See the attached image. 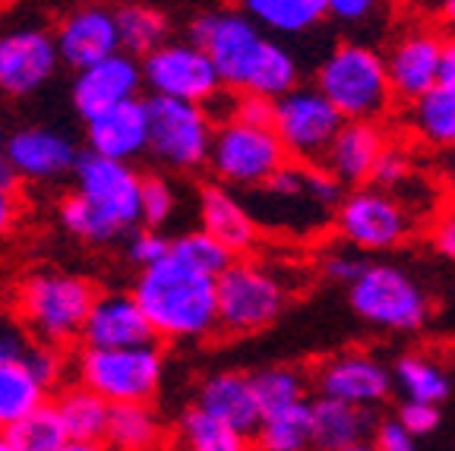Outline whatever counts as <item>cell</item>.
Masks as SVG:
<instances>
[{"instance_id": "57", "label": "cell", "mask_w": 455, "mask_h": 451, "mask_svg": "<svg viewBox=\"0 0 455 451\" xmlns=\"http://www.w3.org/2000/svg\"><path fill=\"white\" fill-rule=\"evenodd\" d=\"M446 168H449V170H455V146L449 148V164H446Z\"/></svg>"}, {"instance_id": "2", "label": "cell", "mask_w": 455, "mask_h": 451, "mask_svg": "<svg viewBox=\"0 0 455 451\" xmlns=\"http://www.w3.org/2000/svg\"><path fill=\"white\" fill-rule=\"evenodd\" d=\"M99 288L73 272H36L16 290V316L38 344L64 347L79 338Z\"/></svg>"}, {"instance_id": "19", "label": "cell", "mask_w": 455, "mask_h": 451, "mask_svg": "<svg viewBox=\"0 0 455 451\" xmlns=\"http://www.w3.org/2000/svg\"><path fill=\"white\" fill-rule=\"evenodd\" d=\"M83 139L89 155L133 164L136 158L149 152V111H146V99L124 101V105L111 107V111L99 114V117L85 120Z\"/></svg>"}, {"instance_id": "13", "label": "cell", "mask_w": 455, "mask_h": 451, "mask_svg": "<svg viewBox=\"0 0 455 451\" xmlns=\"http://www.w3.org/2000/svg\"><path fill=\"white\" fill-rule=\"evenodd\" d=\"M263 38V28L237 10L199 13L187 26V42H193L212 60L221 85H231V89H243V79L259 54Z\"/></svg>"}, {"instance_id": "8", "label": "cell", "mask_w": 455, "mask_h": 451, "mask_svg": "<svg viewBox=\"0 0 455 451\" xmlns=\"http://www.w3.org/2000/svg\"><path fill=\"white\" fill-rule=\"evenodd\" d=\"M332 225L351 249H361V256L402 247L418 227L408 205L377 186H355L345 193L332 212Z\"/></svg>"}, {"instance_id": "52", "label": "cell", "mask_w": 455, "mask_h": 451, "mask_svg": "<svg viewBox=\"0 0 455 451\" xmlns=\"http://www.w3.org/2000/svg\"><path fill=\"white\" fill-rule=\"evenodd\" d=\"M16 184H20V177H16V170L10 168V162L4 158V152H0V190L16 193Z\"/></svg>"}, {"instance_id": "4", "label": "cell", "mask_w": 455, "mask_h": 451, "mask_svg": "<svg viewBox=\"0 0 455 451\" xmlns=\"http://www.w3.org/2000/svg\"><path fill=\"white\" fill-rule=\"evenodd\" d=\"M164 353L162 347H83L73 357L76 382L105 398L111 407L117 404H152L164 385Z\"/></svg>"}, {"instance_id": "25", "label": "cell", "mask_w": 455, "mask_h": 451, "mask_svg": "<svg viewBox=\"0 0 455 451\" xmlns=\"http://www.w3.org/2000/svg\"><path fill=\"white\" fill-rule=\"evenodd\" d=\"M408 130L420 146L449 152L455 146V85L436 83L408 105Z\"/></svg>"}, {"instance_id": "23", "label": "cell", "mask_w": 455, "mask_h": 451, "mask_svg": "<svg viewBox=\"0 0 455 451\" xmlns=\"http://www.w3.org/2000/svg\"><path fill=\"white\" fill-rule=\"evenodd\" d=\"M386 133L379 130V123H370V120H345L341 130L335 133L332 146H329L326 158H323L320 168L326 174H332L345 190H355V186H367L370 174H373V164L383 155Z\"/></svg>"}, {"instance_id": "17", "label": "cell", "mask_w": 455, "mask_h": 451, "mask_svg": "<svg viewBox=\"0 0 455 451\" xmlns=\"http://www.w3.org/2000/svg\"><path fill=\"white\" fill-rule=\"evenodd\" d=\"M54 48L57 57H60V67H70L73 73L117 54L121 42H117L114 7L99 4V0L79 4L76 10H70L64 20L57 22Z\"/></svg>"}, {"instance_id": "20", "label": "cell", "mask_w": 455, "mask_h": 451, "mask_svg": "<svg viewBox=\"0 0 455 451\" xmlns=\"http://www.w3.org/2000/svg\"><path fill=\"white\" fill-rule=\"evenodd\" d=\"M316 388L320 398L370 410L392 392V373L370 353H341L316 369Z\"/></svg>"}, {"instance_id": "28", "label": "cell", "mask_w": 455, "mask_h": 451, "mask_svg": "<svg viewBox=\"0 0 455 451\" xmlns=\"http://www.w3.org/2000/svg\"><path fill=\"white\" fill-rule=\"evenodd\" d=\"M105 445L111 451H162L164 423L152 404H117L111 407Z\"/></svg>"}, {"instance_id": "29", "label": "cell", "mask_w": 455, "mask_h": 451, "mask_svg": "<svg viewBox=\"0 0 455 451\" xmlns=\"http://www.w3.org/2000/svg\"><path fill=\"white\" fill-rule=\"evenodd\" d=\"M294 85H300V64L291 51L284 48L282 42L266 36L259 44L253 67H250L247 79H243L241 92L263 95V99H282L284 92H291Z\"/></svg>"}, {"instance_id": "34", "label": "cell", "mask_w": 455, "mask_h": 451, "mask_svg": "<svg viewBox=\"0 0 455 451\" xmlns=\"http://www.w3.org/2000/svg\"><path fill=\"white\" fill-rule=\"evenodd\" d=\"M392 385H398L405 401L434 404V407H440L452 392L449 373L424 353H405L398 360L395 369H392Z\"/></svg>"}, {"instance_id": "9", "label": "cell", "mask_w": 455, "mask_h": 451, "mask_svg": "<svg viewBox=\"0 0 455 451\" xmlns=\"http://www.w3.org/2000/svg\"><path fill=\"white\" fill-rule=\"evenodd\" d=\"M146 111H149V155L158 164L180 170V174L206 168L215 133V123L206 107L149 95Z\"/></svg>"}, {"instance_id": "5", "label": "cell", "mask_w": 455, "mask_h": 451, "mask_svg": "<svg viewBox=\"0 0 455 451\" xmlns=\"http://www.w3.org/2000/svg\"><path fill=\"white\" fill-rule=\"evenodd\" d=\"M288 306V290L269 265L256 259H231V265L215 278V316L219 332L256 335L269 328Z\"/></svg>"}, {"instance_id": "36", "label": "cell", "mask_w": 455, "mask_h": 451, "mask_svg": "<svg viewBox=\"0 0 455 451\" xmlns=\"http://www.w3.org/2000/svg\"><path fill=\"white\" fill-rule=\"evenodd\" d=\"M247 376H250V385H253L256 404H259L263 414L282 410L288 404L307 401V382L294 367H263Z\"/></svg>"}, {"instance_id": "51", "label": "cell", "mask_w": 455, "mask_h": 451, "mask_svg": "<svg viewBox=\"0 0 455 451\" xmlns=\"http://www.w3.org/2000/svg\"><path fill=\"white\" fill-rule=\"evenodd\" d=\"M436 83L455 85V36L443 38V54H440V79Z\"/></svg>"}, {"instance_id": "32", "label": "cell", "mask_w": 455, "mask_h": 451, "mask_svg": "<svg viewBox=\"0 0 455 451\" xmlns=\"http://www.w3.org/2000/svg\"><path fill=\"white\" fill-rule=\"evenodd\" d=\"M243 13L259 28L300 36L326 20V0H243Z\"/></svg>"}, {"instance_id": "22", "label": "cell", "mask_w": 455, "mask_h": 451, "mask_svg": "<svg viewBox=\"0 0 455 451\" xmlns=\"http://www.w3.org/2000/svg\"><path fill=\"white\" fill-rule=\"evenodd\" d=\"M199 209V231H206L212 240H219L228 253L247 256L259 243V225H256L250 205L237 196V190L221 184H206L196 199Z\"/></svg>"}, {"instance_id": "58", "label": "cell", "mask_w": 455, "mask_h": 451, "mask_svg": "<svg viewBox=\"0 0 455 451\" xmlns=\"http://www.w3.org/2000/svg\"><path fill=\"white\" fill-rule=\"evenodd\" d=\"M4 139H7V136H4V133H0V152H4Z\"/></svg>"}, {"instance_id": "38", "label": "cell", "mask_w": 455, "mask_h": 451, "mask_svg": "<svg viewBox=\"0 0 455 451\" xmlns=\"http://www.w3.org/2000/svg\"><path fill=\"white\" fill-rule=\"evenodd\" d=\"M168 253L184 262V265L196 268L199 275H209V278H219L221 272L231 265V259H235V256L228 253L219 240L209 237L206 231H187V233H180V237H174Z\"/></svg>"}, {"instance_id": "45", "label": "cell", "mask_w": 455, "mask_h": 451, "mask_svg": "<svg viewBox=\"0 0 455 451\" xmlns=\"http://www.w3.org/2000/svg\"><path fill=\"white\" fill-rule=\"evenodd\" d=\"M430 243L443 259L455 262V199L436 209L434 221H430Z\"/></svg>"}, {"instance_id": "14", "label": "cell", "mask_w": 455, "mask_h": 451, "mask_svg": "<svg viewBox=\"0 0 455 451\" xmlns=\"http://www.w3.org/2000/svg\"><path fill=\"white\" fill-rule=\"evenodd\" d=\"M83 148L70 133L44 123H28L4 139V158L20 180L32 184H57L73 177Z\"/></svg>"}, {"instance_id": "41", "label": "cell", "mask_w": 455, "mask_h": 451, "mask_svg": "<svg viewBox=\"0 0 455 451\" xmlns=\"http://www.w3.org/2000/svg\"><path fill=\"white\" fill-rule=\"evenodd\" d=\"M171 237H164V231H152V227H136L127 233V243H124V256L127 262H133L136 268H149L156 262H162L168 256Z\"/></svg>"}, {"instance_id": "59", "label": "cell", "mask_w": 455, "mask_h": 451, "mask_svg": "<svg viewBox=\"0 0 455 451\" xmlns=\"http://www.w3.org/2000/svg\"><path fill=\"white\" fill-rule=\"evenodd\" d=\"M174 451H187V448H180V445H178V448H174Z\"/></svg>"}, {"instance_id": "43", "label": "cell", "mask_w": 455, "mask_h": 451, "mask_svg": "<svg viewBox=\"0 0 455 451\" xmlns=\"http://www.w3.org/2000/svg\"><path fill=\"white\" fill-rule=\"evenodd\" d=\"M363 268H367V259H363L361 253H351V249H329V253L323 256V275H326L329 281L355 284Z\"/></svg>"}, {"instance_id": "30", "label": "cell", "mask_w": 455, "mask_h": 451, "mask_svg": "<svg viewBox=\"0 0 455 451\" xmlns=\"http://www.w3.org/2000/svg\"><path fill=\"white\" fill-rule=\"evenodd\" d=\"M51 388L28 369L26 360H13L0 367V432L16 426L22 416L48 404Z\"/></svg>"}, {"instance_id": "55", "label": "cell", "mask_w": 455, "mask_h": 451, "mask_svg": "<svg viewBox=\"0 0 455 451\" xmlns=\"http://www.w3.org/2000/svg\"><path fill=\"white\" fill-rule=\"evenodd\" d=\"M335 451H373L370 442H355V445H345V448H335Z\"/></svg>"}, {"instance_id": "10", "label": "cell", "mask_w": 455, "mask_h": 451, "mask_svg": "<svg viewBox=\"0 0 455 451\" xmlns=\"http://www.w3.org/2000/svg\"><path fill=\"white\" fill-rule=\"evenodd\" d=\"M345 117L320 95L316 85H294L272 101V130L288 152V162L320 168Z\"/></svg>"}, {"instance_id": "26", "label": "cell", "mask_w": 455, "mask_h": 451, "mask_svg": "<svg viewBox=\"0 0 455 451\" xmlns=\"http://www.w3.org/2000/svg\"><path fill=\"white\" fill-rule=\"evenodd\" d=\"M313 416V448L335 451L345 445L367 442V432L373 426V414L367 407L332 401V398H316L310 404Z\"/></svg>"}, {"instance_id": "3", "label": "cell", "mask_w": 455, "mask_h": 451, "mask_svg": "<svg viewBox=\"0 0 455 451\" xmlns=\"http://www.w3.org/2000/svg\"><path fill=\"white\" fill-rule=\"evenodd\" d=\"M313 85L345 120L377 123L392 107L383 54L361 42H345L329 51L326 60L316 67Z\"/></svg>"}, {"instance_id": "21", "label": "cell", "mask_w": 455, "mask_h": 451, "mask_svg": "<svg viewBox=\"0 0 455 451\" xmlns=\"http://www.w3.org/2000/svg\"><path fill=\"white\" fill-rule=\"evenodd\" d=\"M79 338L83 347H136L152 344L156 335L130 290H99Z\"/></svg>"}, {"instance_id": "18", "label": "cell", "mask_w": 455, "mask_h": 451, "mask_svg": "<svg viewBox=\"0 0 455 451\" xmlns=\"http://www.w3.org/2000/svg\"><path fill=\"white\" fill-rule=\"evenodd\" d=\"M440 54H443V36L436 28L411 26L408 32L392 42L386 60V76H389L392 99L418 101L424 92H430L440 79Z\"/></svg>"}, {"instance_id": "37", "label": "cell", "mask_w": 455, "mask_h": 451, "mask_svg": "<svg viewBox=\"0 0 455 451\" xmlns=\"http://www.w3.org/2000/svg\"><path fill=\"white\" fill-rule=\"evenodd\" d=\"M4 436H7V442L16 451H57L67 442V432L60 426V420H57L51 401L42 404L38 410H32L28 416H22L20 423L10 426Z\"/></svg>"}, {"instance_id": "6", "label": "cell", "mask_w": 455, "mask_h": 451, "mask_svg": "<svg viewBox=\"0 0 455 451\" xmlns=\"http://www.w3.org/2000/svg\"><path fill=\"white\" fill-rule=\"evenodd\" d=\"M351 310L363 322L386 332H420L430 319V297L405 268L389 262H367L355 284H348Z\"/></svg>"}, {"instance_id": "27", "label": "cell", "mask_w": 455, "mask_h": 451, "mask_svg": "<svg viewBox=\"0 0 455 451\" xmlns=\"http://www.w3.org/2000/svg\"><path fill=\"white\" fill-rule=\"evenodd\" d=\"M57 420L64 426L67 439L73 442H105L108 420H111V404L89 392L85 385H67L60 395L51 401Z\"/></svg>"}, {"instance_id": "31", "label": "cell", "mask_w": 455, "mask_h": 451, "mask_svg": "<svg viewBox=\"0 0 455 451\" xmlns=\"http://www.w3.org/2000/svg\"><path fill=\"white\" fill-rule=\"evenodd\" d=\"M256 451H310L313 448V416L310 401L288 404L282 410L263 414L253 432Z\"/></svg>"}, {"instance_id": "50", "label": "cell", "mask_w": 455, "mask_h": 451, "mask_svg": "<svg viewBox=\"0 0 455 451\" xmlns=\"http://www.w3.org/2000/svg\"><path fill=\"white\" fill-rule=\"evenodd\" d=\"M16 221H20V199L16 193L0 190V237H7Z\"/></svg>"}, {"instance_id": "49", "label": "cell", "mask_w": 455, "mask_h": 451, "mask_svg": "<svg viewBox=\"0 0 455 451\" xmlns=\"http://www.w3.org/2000/svg\"><path fill=\"white\" fill-rule=\"evenodd\" d=\"M28 347V335L22 325L10 322V319H0V367L4 363H13L26 353Z\"/></svg>"}, {"instance_id": "15", "label": "cell", "mask_w": 455, "mask_h": 451, "mask_svg": "<svg viewBox=\"0 0 455 451\" xmlns=\"http://www.w3.org/2000/svg\"><path fill=\"white\" fill-rule=\"evenodd\" d=\"M60 70L54 36L36 26L10 28L0 36V92L28 99L42 92Z\"/></svg>"}, {"instance_id": "46", "label": "cell", "mask_w": 455, "mask_h": 451, "mask_svg": "<svg viewBox=\"0 0 455 451\" xmlns=\"http://www.w3.org/2000/svg\"><path fill=\"white\" fill-rule=\"evenodd\" d=\"M228 120H241V123H253V127H272V99L243 92L241 99L231 101V117Z\"/></svg>"}, {"instance_id": "33", "label": "cell", "mask_w": 455, "mask_h": 451, "mask_svg": "<svg viewBox=\"0 0 455 451\" xmlns=\"http://www.w3.org/2000/svg\"><path fill=\"white\" fill-rule=\"evenodd\" d=\"M114 22H117V42L121 51L130 57H146L152 48L168 42V16L152 4L130 0L114 7Z\"/></svg>"}, {"instance_id": "48", "label": "cell", "mask_w": 455, "mask_h": 451, "mask_svg": "<svg viewBox=\"0 0 455 451\" xmlns=\"http://www.w3.org/2000/svg\"><path fill=\"white\" fill-rule=\"evenodd\" d=\"M383 7V0H326V16L339 22H363Z\"/></svg>"}, {"instance_id": "39", "label": "cell", "mask_w": 455, "mask_h": 451, "mask_svg": "<svg viewBox=\"0 0 455 451\" xmlns=\"http://www.w3.org/2000/svg\"><path fill=\"white\" fill-rule=\"evenodd\" d=\"M178 186L164 174H142L140 186V227L162 231L178 212Z\"/></svg>"}, {"instance_id": "44", "label": "cell", "mask_w": 455, "mask_h": 451, "mask_svg": "<svg viewBox=\"0 0 455 451\" xmlns=\"http://www.w3.org/2000/svg\"><path fill=\"white\" fill-rule=\"evenodd\" d=\"M395 420L402 426H405L408 432H411L414 439L420 436H430V432L440 426V407H434V404H418V401H405L402 407H398Z\"/></svg>"}, {"instance_id": "40", "label": "cell", "mask_w": 455, "mask_h": 451, "mask_svg": "<svg viewBox=\"0 0 455 451\" xmlns=\"http://www.w3.org/2000/svg\"><path fill=\"white\" fill-rule=\"evenodd\" d=\"M414 162L408 152H402V148H392L386 146L383 155L377 158V164H373V174H370L367 186H377V190H386L395 196L398 190H405L408 184L414 180Z\"/></svg>"}, {"instance_id": "47", "label": "cell", "mask_w": 455, "mask_h": 451, "mask_svg": "<svg viewBox=\"0 0 455 451\" xmlns=\"http://www.w3.org/2000/svg\"><path fill=\"white\" fill-rule=\"evenodd\" d=\"M370 445H373V451H418V439L398 423L395 416L392 420H379Z\"/></svg>"}, {"instance_id": "42", "label": "cell", "mask_w": 455, "mask_h": 451, "mask_svg": "<svg viewBox=\"0 0 455 451\" xmlns=\"http://www.w3.org/2000/svg\"><path fill=\"white\" fill-rule=\"evenodd\" d=\"M22 360L28 363V369L38 376L48 388H54L57 382L64 379V369H67V360H64V351L60 347H51V344H28Z\"/></svg>"}, {"instance_id": "53", "label": "cell", "mask_w": 455, "mask_h": 451, "mask_svg": "<svg viewBox=\"0 0 455 451\" xmlns=\"http://www.w3.org/2000/svg\"><path fill=\"white\" fill-rule=\"evenodd\" d=\"M57 451H111V448L105 442H73V439H67Z\"/></svg>"}, {"instance_id": "1", "label": "cell", "mask_w": 455, "mask_h": 451, "mask_svg": "<svg viewBox=\"0 0 455 451\" xmlns=\"http://www.w3.org/2000/svg\"><path fill=\"white\" fill-rule=\"evenodd\" d=\"M130 294L156 338L187 344L219 332L215 278L199 275L196 268L184 265L171 253L156 265L142 268Z\"/></svg>"}, {"instance_id": "24", "label": "cell", "mask_w": 455, "mask_h": 451, "mask_svg": "<svg viewBox=\"0 0 455 451\" xmlns=\"http://www.w3.org/2000/svg\"><path fill=\"white\" fill-rule=\"evenodd\" d=\"M193 407L221 420L225 426L247 432V436H253L259 420H263V410L256 404L250 376L237 373V369H219V373L206 376L196 388V404Z\"/></svg>"}, {"instance_id": "12", "label": "cell", "mask_w": 455, "mask_h": 451, "mask_svg": "<svg viewBox=\"0 0 455 451\" xmlns=\"http://www.w3.org/2000/svg\"><path fill=\"white\" fill-rule=\"evenodd\" d=\"M142 89L149 95L206 107L221 92V79L212 60L187 38H168L146 57H140Z\"/></svg>"}, {"instance_id": "35", "label": "cell", "mask_w": 455, "mask_h": 451, "mask_svg": "<svg viewBox=\"0 0 455 451\" xmlns=\"http://www.w3.org/2000/svg\"><path fill=\"white\" fill-rule=\"evenodd\" d=\"M178 445L187 451H256L253 436L225 426L199 407H187L178 420Z\"/></svg>"}, {"instance_id": "7", "label": "cell", "mask_w": 455, "mask_h": 451, "mask_svg": "<svg viewBox=\"0 0 455 451\" xmlns=\"http://www.w3.org/2000/svg\"><path fill=\"white\" fill-rule=\"evenodd\" d=\"M282 164H288V152L272 127H253L241 120L215 123L206 158L215 184L231 190H259Z\"/></svg>"}, {"instance_id": "11", "label": "cell", "mask_w": 455, "mask_h": 451, "mask_svg": "<svg viewBox=\"0 0 455 451\" xmlns=\"http://www.w3.org/2000/svg\"><path fill=\"white\" fill-rule=\"evenodd\" d=\"M140 186L142 174L127 162H111L83 152L73 170V193L83 199L111 231V237H127L140 227Z\"/></svg>"}, {"instance_id": "54", "label": "cell", "mask_w": 455, "mask_h": 451, "mask_svg": "<svg viewBox=\"0 0 455 451\" xmlns=\"http://www.w3.org/2000/svg\"><path fill=\"white\" fill-rule=\"evenodd\" d=\"M440 13H443V20H446V26L455 28V0H443Z\"/></svg>"}, {"instance_id": "56", "label": "cell", "mask_w": 455, "mask_h": 451, "mask_svg": "<svg viewBox=\"0 0 455 451\" xmlns=\"http://www.w3.org/2000/svg\"><path fill=\"white\" fill-rule=\"evenodd\" d=\"M0 451H16L13 445L7 442V436H4V432H0Z\"/></svg>"}, {"instance_id": "16", "label": "cell", "mask_w": 455, "mask_h": 451, "mask_svg": "<svg viewBox=\"0 0 455 451\" xmlns=\"http://www.w3.org/2000/svg\"><path fill=\"white\" fill-rule=\"evenodd\" d=\"M140 92H142L140 57H130L124 51L105 57L99 64H89L83 70H76V76L70 83L73 111L83 117V123L111 111V107L124 105V101L142 99Z\"/></svg>"}]
</instances>
